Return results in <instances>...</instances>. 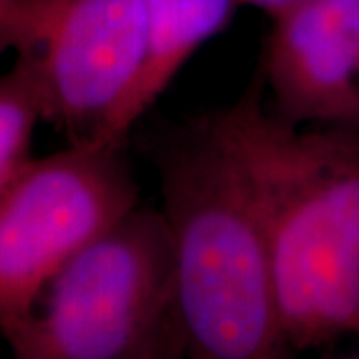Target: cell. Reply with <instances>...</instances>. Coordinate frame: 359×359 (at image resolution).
<instances>
[{
	"label": "cell",
	"instance_id": "cell-1",
	"mask_svg": "<svg viewBox=\"0 0 359 359\" xmlns=\"http://www.w3.org/2000/svg\"><path fill=\"white\" fill-rule=\"evenodd\" d=\"M212 118L254 196L295 351L359 337V134L285 122L262 80Z\"/></svg>",
	"mask_w": 359,
	"mask_h": 359
},
{
	"label": "cell",
	"instance_id": "cell-2",
	"mask_svg": "<svg viewBox=\"0 0 359 359\" xmlns=\"http://www.w3.org/2000/svg\"><path fill=\"white\" fill-rule=\"evenodd\" d=\"M156 162L186 359H294L259 212L212 114Z\"/></svg>",
	"mask_w": 359,
	"mask_h": 359
},
{
	"label": "cell",
	"instance_id": "cell-3",
	"mask_svg": "<svg viewBox=\"0 0 359 359\" xmlns=\"http://www.w3.org/2000/svg\"><path fill=\"white\" fill-rule=\"evenodd\" d=\"M11 359H152L182 337L162 210L138 204L82 248L4 330Z\"/></svg>",
	"mask_w": 359,
	"mask_h": 359
},
{
	"label": "cell",
	"instance_id": "cell-4",
	"mask_svg": "<svg viewBox=\"0 0 359 359\" xmlns=\"http://www.w3.org/2000/svg\"><path fill=\"white\" fill-rule=\"evenodd\" d=\"M128 140L70 142L32 158L0 200V330L82 248L140 204Z\"/></svg>",
	"mask_w": 359,
	"mask_h": 359
},
{
	"label": "cell",
	"instance_id": "cell-5",
	"mask_svg": "<svg viewBox=\"0 0 359 359\" xmlns=\"http://www.w3.org/2000/svg\"><path fill=\"white\" fill-rule=\"evenodd\" d=\"M146 0H46L32 54L46 122L70 142L108 140L140 76Z\"/></svg>",
	"mask_w": 359,
	"mask_h": 359
},
{
	"label": "cell",
	"instance_id": "cell-6",
	"mask_svg": "<svg viewBox=\"0 0 359 359\" xmlns=\"http://www.w3.org/2000/svg\"><path fill=\"white\" fill-rule=\"evenodd\" d=\"M262 80L285 122L359 134V0H306L271 18Z\"/></svg>",
	"mask_w": 359,
	"mask_h": 359
},
{
	"label": "cell",
	"instance_id": "cell-7",
	"mask_svg": "<svg viewBox=\"0 0 359 359\" xmlns=\"http://www.w3.org/2000/svg\"><path fill=\"white\" fill-rule=\"evenodd\" d=\"M238 0H146V54L140 76L110 126L108 140H128L196 52L230 26Z\"/></svg>",
	"mask_w": 359,
	"mask_h": 359
},
{
	"label": "cell",
	"instance_id": "cell-8",
	"mask_svg": "<svg viewBox=\"0 0 359 359\" xmlns=\"http://www.w3.org/2000/svg\"><path fill=\"white\" fill-rule=\"evenodd\" d=\"M46 122L44 96L32 54H16V62L0 72V200L13 188L32 156V140Z\"/></svg>",
	"mask_w": 359,
	"mask_h": 359
},
{
	"label": "cell",
	"instance_id": "cell-9",
	"mask_svg": "<svg viewBox=\"0 0 359 359\" xmlns=\"http://www.w3.org/2000/svg\"><path fill=\"white\" fill-rule=\"evenodd\" d=\"M44 16V0H0V56L34 50Z\"/></svg>",
	"mask_w": 359,
	"mask_h": 359
},
{
	"label": "cell",
	"instance_id": "cell-10",
	"mask_svg": "<svg viewBox=\"0 0 359 359\" xmlns=\"http://www.w3.org/2000/svg\"><path fill=\"white\" fill-rule=\"evenodd\" d=\"M238 2H240V6H250V8L266 13L269 18H276L306 0H238Z\"/></svg>",
	"mask_w": 359,
	"mask_h": 359
},
{
	"label": "cell",
	"instance_id": "cell-11",
	"mask_svg": "<svg viewBox=\"0 0 359 359\" xmlns=\"http://www.w3.org/2000/svg\"><path fill=\"white\" fill-rule=\"evenodd\" d=\"M152 359H186V351H184V344H182V337L174 339L170 346H166L156 358Z\"/></svg>",
	"mask_w": 359,
	"mask_h": 359
}]
</instances>
